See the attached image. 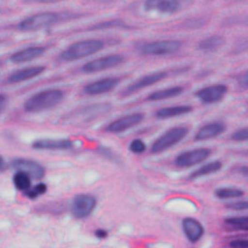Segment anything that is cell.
<instances>
[{
  "instance_id": "cell-1",
  "label": "cell",
  "mask_w": 248,
  "mask_h": 248,
  "mask_svg": "<svg viewBox=\"0 0 248 248\" xmlns=\"http://www.w3.org/2000/svg\"><path fill=\"white\" fill-rule=\"evenodd\" d=\"M64 95V91L57 88L39 91L26 100L23 106L24 110L32 113L48 110L60 104Z\"/></svg>"
},
{
  "instance_id": "cell-2",
  "label": "cell",
  "mask_w": 248,
  "mask_h": 248,
  "mask_svg": "<svg viewBox=\"0 0 248 248\" xmlns=\"http://www.w3.org/2000/svg\"><path fill=\"white\" fill-rule=\"evenodd\" d=\"M105 47V42L98 39H87L76 42L65 48L60 54L62 61H75L90 56Z\"/></svg>"
},
{
  "instance_id": "cell-3",
  "label": "cell",
  "mask_w": 248,
  "mask_h": 248,
  "mask_svg": "<svg viewBox=\"0 0 248 248\" xmlns=\"http://www.w3.org/2000/svg\"><path fill=\"white\" fill-rule=\"evenodd\" d=\"M182 46L178 40H158L144 42L137 46L140 54L145 56H164L177 52Z\"/></svg>"
},
{
  "instance_id": "cell-4",
  "label": "cell",
  "mask_w": 248,
  "mask_h": 248,
  "mask_svg": "<svg viewBox=\"0 0 248 248\" xmlns=\"http://www.w3.org/2000/svg\"><path fill=\"white\" fill-rule=\"evenodd\" d=\"M188 133L189 128L185 126H176L166 131L153 141L150 152L152 154H158L170 149L171 146L181 141Z\"/></svg>"
},
{
  "instance_id": "cell-5",
  "label": "cell",
  "mask_w": 248,
  "mask_h": 248,
  "mask_svg": "<svg viewBox=\"0 0 248 248\" xmlns=\"http://www.w3.org/2000/svg\"><path fill=\"white\" fill-rule=\"evenodd\" d=\"M60 20V15L54 12H42L22 19L17 28L21 31H35L49 27Z\"/></svg>"
},
{
  "instance_id": "cell-6",
  "label": "cell",
  "mask_w": 248,
  "mask_h": 248,
  "mask_svg": "<svg viewBox=\"0 0 248 248\" xmlns=\"http://www.w3.org/2000/svg\"><path fill=\"white\" fill-rule=\"evenodd\" d=\"M124 61V56L121 54H109L102 56L96 59H93L89 62L83 64L80 68V71L84 74H93L102 72L110 68H114Z\"/></svg>"
},
{
  "instance_id": "cell-7",
  "label": "cell",
  "mask_w": 248,
  "mask_h": 248,
  "mask_svg": "<svg viewBox=\"0 0 248 248\" xmlns=\"http://www.w3.org/2000/svg\"><path fill=\"white\" fill-rule=\"evenodd\" d=\"M211 154V149L206 147L195 148L178 154L173 163L176 168H190L195 165H198L207 159Z\"/></svg>"
},
{
  "instance_id": "cell-8",
  "label": "cell",
  "mask_w": 248,
  "mask_h": 248,
  "mask_svg": "<svg viewBox=\"0 0 248 248\" xmlns=\"http://www.w3.org/2000/svg\"><path fill=\"white\" fill-rule=\"evenodd\" d=\"M95 197L88 194H78L74 197L71 203V212L78 219L88 217L96 206Z\"/></svg>"
},
{
  "instance_id": "cell-9",
  "label": "cell",
  "mask_w": 248,
  "mask_h": 248,
  "mask_svg": "<svg viewBox=\"0 0 248 248\" xmlns=\"http://www.w3.org/2000/svg\"><path fill=\"white\" fill-rule=\"evenodd\" d=\"M11 167L16 171L26 173L30 178L40 180L46 175V169L40 163L27 158H15L11 161Z\"/></svg>"
},
{
  "instance_id": "cell-10",
  "label": "cell",
  "mask_w": 248,
  "mask_h": 248,
  "mask_svg": "<svg viewBox=\"0 0 248 248\" xmlns=\"http://www.w3.org/2000/svg\"><path fill=\"white\" fill-rule=\"evenodd\" d=\"M168 75H169V73L166 71H157V72L147 74L143 77H140V78H138L137 80H135L134 82L129 84L127 87H125L122 90L121 95L122 96L132 95L141 89H144L150 85H153V84L165 79L168 77Z\"/></svg>"
},
{
  "instance_id": "cell-11",
  "label": "cell",
  "mask_w": 248,
  "mask_h": 248,
  "mask_svg": "<svg viewBox=\"0 0 248 248\" xmlns=\"http://www.w3.org/2000/svg\"><path fill=\"white\" fill-rule=\"evenodd\" d=\"M111 109V105L108 103L93 104L81 108L73 112L71 118L78 119L80 122H90L92 120L105 115Z\"/></svg>"
},
{
  "instance_id": "cell-12",
  "label": "cell",
  "mask_w": 248,
  "mask_h": 248,
  "mask_svg": "<svg viewBox=\"0 0 248 248\" xmlns=\"http://www.w3.org/2000/svg\"><path fill=\"white\" fill-rule=\"evenodd\" d=\"M143 118L144 114L141 112L127 114L111 121L109 124L106 126L105 131L110 134H119L140 124L143 120Z\"/></svg>"
},
{
  "instance_id": "cell-13",
  "label": "cell",
  "mask_w": 248,
  "mask_h": 248,
  "mask_svg": "<svg viewBox=\"0 0 248 248\" xmlns=\"http://www.w3.org/2000/svg\"><path fill=\"white\" fill-rule=\"evenodd\" d=\"M228 92V86L225 84H214L202 87L195 92V97L202 104L210 105L220 102Z\"/></svg>"
},
{
  "instance_id": "cell-14",
  "label": "cell",
  "mask_w": 248,
  "mask_h": 248,
  "mask_svg": "<svg viewBox=\"0 0 248 248\" xmlns=\"http://www.w3.org/2000/svg\"><path fill=\"white\" fill-rule=\"evenodd\" d=\"M119 82H120V78L116 77L104 78L95 80L91 83H88L83 87L82 91L84 94L89 96L101 95L114 89Z\"/></svg>"
},
{
  "instance_id": "cell-15",
  "label": "cell",
  "mask_w": 248,
  "mask_h": 248,
  "mask_svg": "<svg viewBox=\"0 0 248 248\" xmlns=\"http://www.w3.org/2000/svg\"><path fill=\"white\" fill-rule=\"evenodd\" d=\"M181 3L177 0H147L143 3V9L149 12L172 15L180 10Z\"/></svg>"
},
{
  "instance_id": "cell-16",
  "label": "cell",
  "mask_w": 248,
  "mask_h": 248,
  "mask_svg": "<svg viewBox=\"0 0 248 248\" xmlns=\"http://www.w3.org/2000/svg\"><path fill=\"white\" fill-rule=\"evenodd\" d=\"M73 145V141L67 139H41L31 144L32 148L37 150H68Z\"/></svg>"
},
{
  "instance_id": "cell-17",
  "label": "cell",
  "mask_w": 248,
  "mask_h": 248,
  "mask_svg": "<svg viewBox=\"0 0 248 248\" xmlns=\"http://www.w3.org/2000/svg\"><path fill=\"white\" fill-rule=\"evenodd\" d=\"M46 50V46H28V47L22 48L15 53H13L9 57V60L14 64L25 63V62L32 61V60L37 59L38 57L42 56Z\"/></svg>"
},
{
  "instance_id": "cell-18",
  "label": "cell",
  "mask_w": 248,
  "mask_h": 248,
  "mask_svg": "<svg viewBox=\"0 0 248 248\" xmlns=\"http://www.w3.org/2000/svg\"><path fill=\"white\" fill-rule=\"evenodd\" d=\"M182 230L187 239L192 243L199 241L204 233L202 223L193 217H186L182 220Z\"/></svg>"
},
{
  "instance_id": "cell-19",
  "label": "cell",
  "mask_w": 248,
  "mask_h": 248,
  "mask_svg": "<svg viewBox=\"0 0 248 248\" xmlns=\"http://www.w3.org/2000/svg\"><path fill=\"white\" fill-rule=\"evenodd\" d=\"M45 70H46L45 66H31V67L19 69L15 71L8 77L7 82L10 84H14V83L29 80L43 74Z\"/></svg>"
},
{
  "instance_id": "cell-20",
  "label": "cell",
  "mask_w": 248,
  "mask_h": 248,
  "mask_svg": "<svg viewBox=\"0 0 248 248\" xmlns=\"http://www.w3.org/2000/svg\"><path fill=\"white\" fill-rule=\"evenodd\" d=\"M225 130H226V126L223 122H220V121L209 122L207 124H204L198 130V132L194 136V140L202 141V140H207L209 139L216 138L221 134H223Z\"/></svg>"
},
{
  "instance_id": "cell-21",
  "label": "cell",
  "mask_w": 248,
  "mask_h": 248,
  "mask_svg": "<svg viewBox=\"0 0 248 248\" xmlns=\"http://www.w3.org/2000/svg\"><path fill=\"white\" fill-rule=\"evenodd\" d=\"M193 111V107L189 105H178L159 108L155 111V117L158 119H169L179 115L188 114Z\"/></svg>"
},
{
  "instance_id": "cell-22",
  "label": "cell",
  "mask_w": 248,
  "mask_h": 248,
  "mask_svg": "<svg viewBox=\"0 0 248 248\" xmlns=\"http://www.w3.org/2000/svg\"><path fill=\"white\" fill-rule=\"evenodd\" d=\"M183 92V87L182 86H171V87H168V88H164V89H160L157 91H154L152 93H150L145 100L146 101H162V100H166V99H170V98H174L179 96L181 93Z\"/></svg>"
},
{
  "instance_id": "cell-23",
  "label": "cell",
  "mask_w": 248,
  "mask_h": 248,
  "mask_svg": "<svg viewBox=\"0 0 248 248\" xmlns=\"http://www.w3.org/2000/svg\"><path fill=\"white\" fill-rule=\"evenodd\" d=\"M222 168H223V163L221 161H219V160L211 161V162L204 164L202 167L198 168L194 171H192L189 175V179L193 180V179H197V178L206 176V175H209L212 173H216Z\"/></svg>"
},
{
  "instance_id": "cell-24",
  "label": "cell",
  "mask_w": 248,
  "mask_h": 248,
  "mask_svg": "<svg viewBox=\"0 0 248 248\" xmlns=\"http://www.w3.org/2000/svg\"><path fill=\"white\" fill-rule=\"evenodd\" d=\"M225 39L219 35H212L206 37L200 41L198 44V48L202 51H212L223 46Z\"/></svg>"
},
{
  "instance_id": "cell-25",
  "label": "cell",
  "mask_w": 248,
  "mask_h": 248,
  "mask_svg": "<svg viewBox=\"0 0 248 248\" xmlns=\"http://www.w3.org/2000/svg\"><path fill=\"white\" fill-rule=\"evenodd\" d=\"M112 28H124L127 29L129 26L121 19L114 18V19H108L105 21H101L98 23H95L94 25L90 26L89 30H105V29H112Z\"/></svg>"
},
{
  "instance_id": "cell-26",
  "label": "cell",
  "mask_w": 248,
  "mask_h": 248,
  "mask_svg": "<svg viewBox=\"0 0 248 248\" xmlns=\"http://www.w3.org/2000/svg\"><path fill=\"white\" fill-rule=\"evenodd\" d=\"M13 183L18 191L26 192L31 188V178L22 171H16L13 175Z\"/></svg>"
},
{
  "instance_id": "cell-27",
  "label": "cell",
  "mask_w": 248,
  "mask_h": 248,
  "mask_svg": "<svg viewBox=\"0 0 248 248\" xmlns=\"http://www.w3.org/2000/svg\"><path fill=\"white\" fill-rule=\"evenodd\" d=\"M214 195L218 199L226 200V199H234V198H240L244 195V192L238 188H232V187H220L215 190Z\"/></svg>"
},
{
  "instance_id": "cell-28",
  "label": "cell",
  "mask_w": 248,
  "mask_h": 248,
  "mask_svg": "<svg viewBox=\"0 0 248 248\" xmlns=\"http://www.w3.org/2000/svg\"><path fill=\"white\" fill-rule=\"evenodd\" d=\"M225 223L233 227L236 230H241L248 227V215L246 216H233L225 219Z\"/></svg>"
},
{
  "instance_id": "cell-29",
  "label": "cell",
  "mask_w": 248,
  "mask_h": 248,
  "mask_svg": "<svg viewBox=\"0 0 248 248\" xmlns=\"http://www.w3.org/2000/svg\"><path fill=\"white\" fill-rule=\"evenodd\" d=\"M97 151L102 155L104 156L106 159L111 161V162H114L116 164H121V160L118 156V154H116L111 148L108 147V146H99Z\"/></svg>"
},
{
  "instance_id": "cell-30",
  "label": "cell",
  "mask_w": 248,
  "mask_h": 248,
  "mask_svg": "<svg viewBox=\"0 0 248 248\" xmlns=\"http://www.w3.org/2000/svg\"><path fill=\"white\" fill-rule=\"evenodd\" d=\"M47 190L46 184L40 182L38 184H36L33 188H30L28 191L25 192V196L28 197L29 199H36L39 196L44 195Z\"/></svg>"
},
{
  "instance_id": "cell-31",
  "label": "cell",
  "mask_w": 248,
  "mask_h": 248,
  "mask_svg": "<svg viewBox=\"0 0 248 248\" xmlns=\"http://www.w3.org/2000/svg\"><path fill=\"white\" fill-rule=\"evenodd\" d=\"M128 148L134 154H141L145 151L146 144L140 139H134L133 140L130 141V143L128 145Z\"/></svg>"
},
{
  "instance_id": "cell-32",
  "label": "cell",
  "mask_w": 248,
  "mask_h": 248,
  "mask_svg": "<svg viewBox=\"0 0 248 248\" xmlns=\"http://www.w3.org/2000/svg\"><path fill=\"white\" fill-rule=\"evenodd\" d=\"M231 140L233 141H248V126L235 130L231 135Z\"/></svg>"
},
{
  "instance_id": "cell-33",
  "label": "cell",
  "mask_w": 248,
  "mask_h": 248,
  "mask_svg": "<svg viewBox=\"0 0 248 248\" xmlns=\"http://www.w3.org/2000/svg\"><path fill=\"white\" fill-rule=\"evenodd\" d=\"M226 207L231 210L235 211H242V210H248V201H237V202H232L226 204Z\"/></svg>"
},
{
  "instance_id": "cell-34",
  "label": "cell",
  "mask_w": 248,
  "mask_h": 248,
  "mask_svg": "<svg viewBox=\"0 0 248 248\" xmlns=\"http://www.w3.org/2000/svg\"><path fill=\"white\" fill-rule=\"evenodd\" d=\"M230 248H248V238H235L230 241Z\"/></svg>"
},
{
  "instance_id": "cell-35",
  "label": "cell",
  "mask_w": 248,
  "mask_h": 248,
  "mask_svg": "<svg viewBox=\"0 0 248 248\" xmlns=\"http://www.w3.org/2000/svg\"><path fill=\"white\" fill-rule=\"evenodd\" d=\"M248 50V38H245L243 40L238 41L235 46H234V52H242V51H247Z\"/></svg>"
},
{
  "instance_id": "cell-36",
  "label": "cell",
  "mask_w": 248,
  "mask_h": 248,
  "mask_svg": "<svg viewBox=\"0 0 248 248\" xmlns=\"http://www.w3.org/2000/svg\"><path fill=\"white\" fill-rule=\"evenodd\" d=\"M237 83L242 89H248V71L237 77Z\"/></svg>"
},
{
  "instance_id": "cell-37",
  "label": "cell",
  "mask_w": 248,
  "mask_h": 248,
  "mask_svg": "<svg viewBox=\"0 0 248 248\" xmlns=\"http://www.w3.org/2000/svg\"><path fill=\"white\" fill-rule=\"evenodd\" d=\"M233 171L239 174L240 176H242L244 179L248 180V166H245V165L237 166L233 169Z\"/></svg>"
},
{
  "instance_id": "cell-38",
  "label": "cell",
  "mask_w": 248,
  "mask_h": 248,
  "mask_svg": "<svg viewBox=\"0 0 248 248\" xmlns=\"http://www.w3.org/2000/svg\"><path fill=\"white\" fill-rule=\"evenodd\" d=\"M228 22L230 24H242V25H248V16H240V17H233V18H230L228 19ZM228 23V24H229Z\"/></svg>"
},
{
  "instance_id": "cell-39",
  "label": "cell",
  "mask_w": 248,
  "mask_h": 248,
  "mask_svg": "<svg viewBox=\"0 0 248 248\" xmlns=\"http://www.w3.org/2000/svg\"><path fill=\"white\" fill-rule=\"evenodd\" d=\"M7 104V97L4 94L0 93V113L3 111Z\"/></svg>"
},
{
  "instance_id": "cell-40",
  "label": "cell",
  "mask_w": 248,
  "mask_h": 248,
  "mask_svg": "<svg viewBox=\"0 0 248 248\" xmlns=\"http://www.w3.org/2000/svg\"><path fill=\"white\" fill-rule=\"evenodd\" d=\"M95 235L99 238H105L108 236V232L103 230V229H98L96 232H95Z\"/></svg>"
},
{
  "instance_id": "cell-41",
  "label": "cell",
  "mask_w": 248,
  "mask_h": 248,
  "mask_svg": "<svg viewBox=\"0 0 248 248\" xmlns=\"http://www.w3.org/2000/svg\"><path fill=\"white\" fill-rule=\"evenodd\" d=\"M8 168V164L5 159L0 155V172H4Z\"/></svg>"
},
{
  "instance_id": "cell-42",
  "label": "cell",
  "mask_w": 248,
  "mask_h": 248,
  "mask_svg": "<svg viewBox=\"0 0 248 248\" xmlns=\"http://www.w3.org/2000/svg\"><path fill=\"white\" fill-rule=\"evenodd\" d=\"M246 108H247V112H248V102H247V104H246Z\"/></svg>"
},
{
  "instance_id": "cell-43",
  "label": "cell",
  "mask_w": 248,
  "mask_h": 248,
  "mask_svg": "<svg viewBox=\"0 0 248 248\" xmlns=\"http://www.w3.org/2000/svg\"><path fill=\"white\" fill-rule=\"evenodd\" d=\"M245 155H246V156H248V150L245 152Z\"/></svg>"
}]
</instances>
